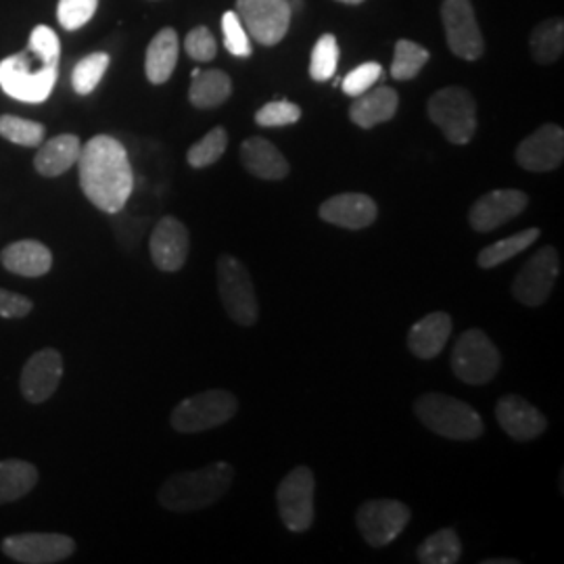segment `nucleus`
<instances>
[{
	"mask_svg": "<svg viewBox=\"0 0 564 564\" xmlns=\"http://www.w3.org/2000/svg\"><path fill=\"white\" fill-rule=\"evenodd\" d=\"M99 0H59L57 20L67 32H76L95 18Z\"/></svg>",
	"mask_w": 564,
	"mask_h": 564,
	"instance_id": "obj_37",
	"label": "nucleus"
},
{
	"mask_svg": "<svg viewBox=\"0 0 564 564\" xmlns=\"http://www.w3.org/2000/svg\"><path fill=\"white\" fill-rule=\"evenodd\" d=\"M452 316L445 312H433L424 316L423 321L414 324L408 333L410 351L421 360H431L440 356L452 335Z\"/></svg>",
	"mask_w": 564,
	"mask_h": 564,
	"instance_id": "obj_23",
	"label": "nucleus"
},
{
	"mask_svg": "<svg viewBox=\"0 0 564 564\" xmlns=\"http://www.w3.org/2000/svg\"><path fill=\"white\" fill-rule=\"evenodd\" d=\"M2 265L20 276L28 279H39L53 268V253L46 245L41 241H18L7 245L0 253Z\"/></svg>",
	"mask_w": 564,
	"mask_h": 564,
	"instance_id": "obj_24",
	"label": "nucleus"
},
{
	"mask_svg": "<svg viewBox=\"0 0 564 564\" xmlns=\"http://www.w3.org/2000/svg\"><path fill=\"white\" fill-rule=\"evenodd\" d=\"M339 63V44L333 34H323V39L316 42L310 59V76L314 82L330 80L337 72Z\"/></svg>",
	"mask_w": 564,
	"mask_h": 564,
	"instance_id": "obj_36",
	"label": "nucleus"
},
{
	"mask_svg": "<svg viewBox=\"0 0 564 564\" xmlns=\"http://www.w3.org/2000/svg\"><path fill=\"white\" fill-rule=\"evenodd\" d=\"M416 556L423 564H454L463 556V545L454 529H440L419 545Z\"/></svg>",
	"mask_w": 564,
	"mask_h": 564,
	"instance_id": "obj_30",
	"label": "nucleus"
},
{
	"mask_svg": "<svg viewBox=\"0 0 564 564\" xmlns=\"http://www.w3.org/2000/svg\"><path fill=\"white\" fill-rule=\"evenodd\" d=\"M540 235H542L540 228H527L523 232H517V235H512L508 239L494 242V245L485 247L484 251L477 256V263L484 270H491V268H496L500 263L512 260L514 256H519L527 247H531L533 242L538 241Z\"/></svg>",
	"mask_w": 564,
	"mask_h": 564,
	"instance_id": "obj_31",
	"label": "nucleus"
},
{
	"mask_svg": "<svg viewBox=\"0 0 564 564\" xmlns=\"http://www.w3.org/2000/svg\"><path fill=\"white\" fill-rule=\"evenodd\" d=\"M337 2H343V4H362L366 0H337Z\"/></svg>",
	"mask_w": 564,
	"mask_h": 564,
	"instance_id": "obj_44",
	"label": "nucleus"
},
{
	"mask_svg": "<svg viewBox=\"0 0 564 564\" xmlns=\"http://www.w3.org/2000/svg\"><path fill=\"white\" fill-rule=\"evenodd\" d=\"M237 15L258 44L274 46L289 34L291 0H237Z\"/></svg>",
	"mask_w": 564,
	"mask_h": 564,
	"instance_id": "obj_10",
	"label": "nucleus"
},
{
	"mask_svg": "<svg viewBox=\"0 0 564 564\" xmlns=\"http://www.w3.org/2000/svg\"><path fill=\"white\" fill-rule=\"evenodd\" d=\"M82 193L105 214H120L134 191V172L118 139L99 134L82 147L78 158Z\"/></svg>",
	"mask_w": 564,
	"mask_h": 564,
	"instance_id": "obj_1",
	"label": "nucleus"
},
{
	"mask_svg": "<svg viewBox=\"0 0 564 564\" xmlns=\"http://www.w3.org/2000/svg\"><path fill=\"white\" fill-rule=\"evenodd\" d=\"M414 414L421 423L445 440L470 442L484 435V419L468 403L444 393H426L414 403Z\"/></svg>",
	"mask_w": 564,
	"mask_h": 564,
	"instance_id": "obj_4",
	"label": "nucleus"
},
{
	"mask_svg": "<svg viewBox=\"0 0 564 564\" xmlns=\"http://www.w3.org/2000/svg\"><path fill=\"white\" fill-rule=\"evenodd\" d=\"M224 46L230 55L235 57H251V42L249 34L242 28L241 20L237 15V11H226L223 18Z\"/></svg>",
	"mask_w": 564,
	"mask_h": 564,
	"instance_id": "obj_39",
	"label": "nucleus"
},
{
	"mask_svg": "<svg viewBox=\"0 0 564 564\" xmlns=\"http://www.w3.org/2000/svg\"><path fill=\"white\" fill-rule=\"evenodd\" d=\"M519 561H514V558H489V561H484V564H517Z\"/></svg>",
	"mask_w": 564,
	"mask_h": 564,
	"instance_id": "obj_43",
	"label": "nucleus"
},
{
	"mask_svg": "<svg viewBox=\"0 0 564 564\" xmlns=\"http://www.w3.org/2000/svg\"><path fill=\"white\" fill-rule=\"evenodd\" d=\"M76 550V542L61 533H20L2 542V552L23 564H55L67 561Z\"/></svg>",
	"mask_w": 564,
	"mask_h": 564,
	"instance_id": "obj_14",
	"label": "nucleus"
},
{
	"mask_svg": "<svg viewBox=\"0 0 564 564\" xmlns=\"http://www.w3.org/2000/svg\"><path fill=\"white\" fill-rule=\"evenodd\" d=\"M400 107V95L389 86H372L349 107V120L364 130L393 120Z\"/></svg>",
	"mask_w": 564,
	"mask_h": 564,
	"instance_id": "obj_22",
	"label": "nucleus"
},
{
	"mask_svg": "<svg viewBox=\"0 0 564 564\" xmlns=\"http://www.w3.org/2000/svg\"><path fill=\"white\" fill-rule=\"evenodd\" d=\"M232 80L223 69L199 72L188 88V101L197 109H216L230 99Z\"/></svg>",
	"mask_w": 564,
	"mask_h": 564,
	"instance_id": "obj_27",
	"label": "nucleus"
},
{
	"mask_svg": "<svg viewBox=\"0 0 564 564\" xmlns=\"http://www.w3.org/2000/svg\"><path fill=\"white\" fill-rule=\"evenodd\" d=\"M302 120V107L291 101L265 102L256 113V123L262 128H281Z\"/></svg>",
	"mask_w": 564,
	"mask_h": 564,
	"instance_id": "obj_38",
	"label": "nucleus"
},
{
	"mask_svg": "<svg viewBox=\"0 0 564 564\" xmlns=\"http://www.w3.org/2000/svg\"><path fill=\"white\" fill-rule=\"evenodd\" d=\"M109 55L107 53H90L88 57L78 61V65L72 72V86L74 90L86 97L90 95L99 84L109 67Z\"/></svg>",
	"mask_w": 564,
	"mask_h": 564,
	"instance_id": "obj_34",
	"label": "nucleus"
},
{
	"mask_svg": "<svg viewBox=\"0 0 564 564\" xmlns=\"http://www.w3.org/2000/svg\"><path fill=\"white\" fill-rule=\"evenodd\" d=\"M527 203H529V197L524 195L523 191H517V188L491 191L481 199H477L470 207L468 223L477 232H491V230L500 228L502 224L521 216Z\"/></svg>",
	"mask_w": 564,
	"mask_h": 564,
	"instance_id": "obj_15",
	"label": "nucleus"
},
{
	"mask_svg": "<svg viewBox=\"0 0 564 564\" xmlns=\"http://www.w3.org/2000/svg\"><path fill=\"white\" fill-rule=\"evenodd\" d=\"M496 419L517 442H531L540 437L547 426L544 414L521 395H505L496 405Z\"/></svg>",
	"mask_w": 564,
	"mask_h": 564,
	"instance_id": "obj_20",
	"label": "nucleus"
},
{
	"mask_svg": "<svg viewBox=\"0 0 564 564\" xmlns=\"http://www.w3.org/2000/svg\"><path fill=\"white\" fill-rule=\"evenodd\" d=\"M178 53H181V41L176 30L174 28L160 30L147 46V55H144L147 80L155 86L170 80L178 63Z\"/></svg>",
	"mask_w": 564,
	"mask_h": 564,
	"instance_id": "obj_25",
	"label": "nucleus"
},
{
	"mask_svg": "<svg viewBox=\"0 0 564 564\" xmlns=\"http://www.w3.org/2000/svg\"><path fill=\"white\" fill-rule=\"evenodd\" d=\"M445 41L449 51L464 61L484 57L485 41L470 0H444L442 2Z\"/></svg>",
	"mask_w": 564,
	"mask_h": 564,
	"instance_id": "obj_11",
	"label": "nucleus"
},
{
	"mask_svg": "<svg viewBox=\"0 0 564 564\" xmlns=\"http://www.w3.org/2000/svg\"><path fill=\"white\" fill-rule=\"evenodd\" d=\"M239 402L224 389H209L178 403L170 423L178 433H202L235 419Z\"/></svg>",
	"mask_w": 564,
	"mask_h": 564,
	"instance_id": "obj_7",
	"label": "nucleus"
},
{
	"mask_svg": "<svg viewBox=\"0 0 564 564\" xmlns=\"http://www.w3.org/2000/svg\"><path fill=\"white\" fill-rule=\"evenodd\" d=\"M502 366V356L498 347L485 335L484 330H466L452 351L454 375L468 384L489 383Z\"/></svg>",
	"mask_w": 564,
	"mask_h": 564,
	"instance_id": "obj_8",
	"label": "nucleus"
},
{
	"mask_svg": "<svg viewBox=\"0 0 564 564\" xmlns=\"http://www.w3.org/2000/svg\"><path fill=\"white\" fill-rule=\"evenodd\" d=\"M228 147V132L224 130L223 126L209 130L202 141L195 142L188 153H186V162L195 170H203L209 167L218 162L226 153Z\"/></svg>",
	"mask_w": 564,
	"mask_h": 564,
	"instance_id": "obj_33",
	"label": "nucleus"
},
{
	"mask_svg": "<svg viewBox=\"0 0 564 564\" xmlns=\"http://www.w3.org/2000/svg\"><path fill=\"white\" fill-rule=\"evenodd\" d=\"M431 59V53L416 44V42L402 41L395 42V53H393V63H391V78L398 82L414 80L424 65Z\"/></svg>",
	"mask_w": 564,
	"mask_h": 564,
	"instance_id": "obj_32",
	"label": "nucleus"
},
{
	"mask_svg": "<svg viewBox=\"0 0 564 564\" xmlns=\"http://www.w3.org/2000/svg\"><path fill=\"white\" fill-rule=\"evenodd\" d=\"M531 57L540 65H552L563 57L564 21L563 18H550L533 28L529 39Z\"/></svg>",
	"mask_w": 564,
	"mask_h": 564,
	"instance_id": "obj_29",
	"label": "nucleus"
},
{
	"mask_svg": "<svg viewBox=\"0 0 564 564\" xmlns=\"http://www.w3.org/2000/svg\"><path fill=\"white\" fill-rule=\"evenodd\" d=\"M61 42L55 30L36 25L23 53L0 61V88L21 102H44L59 76Z\"/></svg>",
	"mask_w": 564,
	"mask_h": 564,
	"instance_id": "obj_2",
	"label": "nucleus"
},
{
	"mask_svg": "<svg viewBox=\"0 0 564 564\" xmlns=\"http://www.w3.org/2000/svg\"><path fill=\"white\" fill-rule=\"evenodd\" d=\"M184 51L193 61L209 63L218 55V42H216V36L209 32V28L197 25L186 34Z\"/></svg>",
	"mask_w": 564,
	"mask_h": 564,
	"instance_id": "obj_41",
	"label": "nucleus"
},
{
	"mask_svg": "<svg viewBox=\"0 0 564 564\" xmlns=\"http://www.w3.org/2000/svg\"><path fill=\"white\" fill-rule=\"evenodd\" d=\"M564 160V130L544 123L517 147V163L527 172H552Z\"/></svg>",
	"mask_w": 564,
	"mask_h": 564,
	"instance_id": "obj_16",
	"label": "nucleus"
},
{
	"mask_svg": "<svg viewBox=\"0 0 564 564\" xmlns=\"http://www.w3.org/2000/svg\"><path fill=\"white\" fill-rule=\"evenodd\" d=\"M34 303L28 297H23L20 293L0 289V316L2 318H23L32 312Z\"/></svg>",
	"mask_w": 564,
	"mask_h": 564,
	"instance_id": "obj_42",
	"label": "nucleus"
},
{
	"mask_svg": "<svg viewBox=\"0 0 564 564\" xmlns=\"http://www.w3.org/2000/svg\"><path fill=\"white\" fill-rule=\"evenodd\" d=\"M80 151L82 142L76 134H59L42 142L34 158V167L44 178H55L78 163Z\"/></svg>",
	"mask_w": 564,
	"mask_h": 564,
	"instance_id": "obj_26",
	"label": "nucleus"
},
{
	"mask_svg": "<svg viewBox=\"0 0 564 564\" xmlns=\"http://www.w3.org/2000/svg\"><path fill=\"white\" fill-rule=\"evenodd\" d=\"M235 481V468L228 463H214L199 470L172 475L160 489V502L172 512H195L216 505Z\"/></svg>",
	"mask_w": 564,
	"mask_h": 564,
	"instance_id": "obj_3",
	"label": "nucleus"
},
{
	"mask_svg": "<svg viewBox=\"0 0 564 564\" xmlns=\"http://www.w3.org/2000/svg\"><path fill=\"white\" fill-rule=\"evenodd\" d=\"M63 358L57 349L36 351L21 370V393L30 403L46 402L59 389Z\"/></svg>",
	"mask_w": 564,
	"mask_h": 564,
	"instance_id": "obj_17",
	"label": "nucleus"
},
{
	"mask_svg": "<svg viewBox=\"0 0 564 564\" xmlns=\"http://www.w3.org/2000/svg\"><path fill=\"white\" fill-rule=\"evenodd\" d=\"M558 272H561L558 253L554 247L545 245L529 262L524 263L523 270L519 272V276L512 284V295L523 305L540 307L547 302L554 289V282L558 279Z\"/></svg>",
	"mask_w": 564,
	"mask_h": 564,
	"instance_id": "obj_12",
	"label": "nucleus"
},
{
	"mask_svg": "<svg viewBox=\"0 0 564 564\" xmlns=\"http://www.w3.org/2000/svg\"><path fill=\"white\" fill-rule=\"evenodd\" d=\"M324 223L347 228V230H362L377 220V203L372 197L362 193H343L335 195L321 205L318 209Z\"/></svg>",
	"mask_w": 564,
	"mask_h": 564,
	"instance_id": "obj_19",
	"label": "nucleus"
},
{
	"mask_svg": "<svg viewBox=\"0 0 564 564\" xmlns=\"http://www.w3.org/2000/svg\"><path fill=\"white\" fill-rule=\"evenodd\" d=\"M426 113L452 144H468L477 132V102L463 86H445L429 102Z\"/></svg>",
	"mask_w": 564,
	"mask_h": 564,
	"instance_id": "obj_5",
	"label": "nucleus"
},
{
	"mask_svg": "<svg viewBox=\"0 0 564 564\" xmlns=\"http://www.w3.org/2000/svg\"><path fill=\"white\" fill-rule=\"evenodd\" d=\"M39 484V468L34 464L9 458L0 463V505L15 502L28 496Z\"/></svg>",
	"mask_w": 564,
	"mask_h": 564,
	"instance_id": "obj_28",
	"label": "nucleus"
},
{
	"mask_svg": "<svg viewBox=\"0 0 564 564\" xmlns=\"http://www.w3.org/2000/svg\"><path fill=\"white\" fill-rule=\"evenodd\" d=\"M314 473L307 466L293 468L276 491V502L281 512L282 523L293 531L303 533L314 523Z\"/></svg>",
	"mask_w": 564,
	"mask_h": 564,
	"instance_id": "obj_9",
	"label": "nucleus"
},
{
	"mask_svg": "<svg viewBox=\"0 0 564 564\" xmlns=\"http://www.w3.org/2000/svg\"><path fill=\"white\" fill-rule=\"evenodd\" d=\"M383 78V67L375 61L362 63L360 67H356L354 72H349L341 82L343 93L347 97H360L366 90H370L377 82Z\"/></svg>",
	"mask_w": 564,
	"mask_h": 564,
	"instance_id": "obj_40",
	"label": "nucleus"
},
{
	"mask_svg": "<svg viewBox=\"0 0 564 564\" xmlns=\"http://www.w3.org/2000/svg\"><path fill=\"white\" fill-rule=\"evenodd\" d=\"M241 162L245 170L260 181H282L291 172L279 147L262 137H251L242 142Z\"/></svg>",
	"mask_w": 564,
	"mask_h": 564,
	"instance_id": "obj_21",
	"label": "nucleus"
},
{
	"mask_svg": "<svg viewBox=\"0 0 564 564\" xmlns=\"http://www.w3.org/2000/svg\"><path fill=\"white\" fill-rule=\"evenodd\" d=\"M188 249H191V237L186 226L178 218L165 216L155 224L149 239V251H151V260L162 272H178L186 263Z\"/></svg>",
	"mask_w": 564,
	"mask_h": 564,
	"instance_id": "obj_18",
	"label": "nucleus"
},
{
	"mask_svg": "<svg viewBox=\"0 0 564 564\" xmlns=\"http://www.w3.org/2000/svg\"><path fill=\"white\" fill-rule=\"evenodd\" d=\"M410 521L408 506L398 500H370L364 502L356 514V523L366 544L384 547L391 544Z\"/></svg>",
	"mask_w": 564,
	"mask_h": 564,
	"instance_id": "obj_13",
	"label": "nucleus"
},
{
	"mask_svg": "<svg viewBox=\"0 0 564 564\" xmlns=\"http://www.w3.org/2000/svg\"><path fill=\"white\" fill-rule=\"evenodd\" d=\"M218 293L232 323L253 326L260 318V303L247 265L235 256L223 253L218 260Z\"/></svg>",
	"mask_w": 564,
	"mask_h": 564,
	"instance_id": "obj_6",
	"label": "nucleus"
},
{
	"mask_svg": "<svg viewBox=\"0 0 564 564\" xmlns=\"http://www.w3.org/2000/svg\"><path fill=\"white\" fill-rule=\"evenodd\" d=\"M0 137L20 147H41L46 128L39 121L23 120L18 116H0Z\"/></svg>",
	"mask_w": 564,
	"mask_h": 564,
	"instance_id": "obj_35",
	"label": "nucleus"
}]
</instances>
